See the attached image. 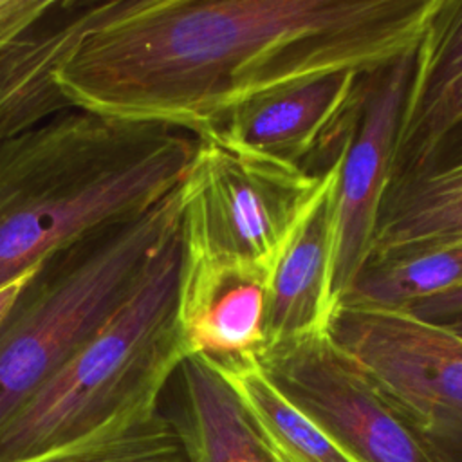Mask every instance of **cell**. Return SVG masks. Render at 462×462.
<instances>
[{
    "mask_svg": "<svg viewBox=\"0 0 462 462\" xmlns=\"http://www.w3.org/2000/svg\"><path fill=\"white\" fill-rule=\"evenodd\" d=\"M411 54L375 70L339 152L330 294L334 307L368 263L383 204L392 184L401 108Z\"/></svg>",
    "mask_w": 462,
    "mask_h": 462,
    "instance_id": "ba28073f",
    "label": "cell"
},
{
    "mask_svg": "<svg viewBox=\"0 0 462 462\" xmlns=\"http://www.w3.org/2000/svg\"><path fill=\"white\" fill-rule=\"evenodd\" d=\"M370 76L336 72L263 96L236 110L213 134L244 150L303 168L305 157L348 130Z\"/></svg>",
    "mask_w": 462,
    "mask_h": 462,
    "instance_id": "30bf717a",
    "label": "cell"
},
{
    "mask_svg": "<svg viewBox=\"0 0 462 462\" xmlns=\"http://www.w3.org/2000/svg\"><path fill=\"white\" fill-rule=\"evenodd\" d=\"M460 134L462 0H437L411 56L392 184L430 168Z\"/></svg>",
    "mask_w": 462,
    "mask_h": 462,
    "instance_id": "9c48e42d",
    "label": "cell"
},
{
    "mask_svg": "<svg viewBox=\"0 0 462 462\" xmlns=\"http://www.w3.org/2000/svg\"><path fill=\"white\" fill-rule=\"evenodd\" d=\"M274 460H276V458H274Z\"/></svg>",
    "mask_w": 462,
    "mask_h": 462,
    "instance_id": "603a6c76",
    "label": "cell"
},
{
    "mask_svg": "<svg viewBox=\"0 0 462 462\" xmlns=\"http://www.w3.org/2000/svg\"><path fill=\"white\" fill-rule=\"evenodd\" d=\"M444 325H448L453 332H457L458 336H462V316H458V318H455V319H451V321H448V323H444Z\"/></svg>",
    "mask_w": 462,
    "mask_h": 462,
    "instance_id": "7402d4cb",
    "label": "cell"
},
{
    "mask_svg": "<svg viewBox=\"0 0 462 462\" xmlns=\"http://www.w3.org/2000/svg\"><path fill=\"white\" fill-rule=\"evenodd\" d=\"M197 137L65 110L0 141V289L173 193Z\"/></svg>",
    "mask_w": 462,
    "mask_h": 462,
    "instance_id": "7a4b0ae2",
    "label": "cell"
},
{
    "mask_svg": "<svg viewBox=\"0 0 462 462\" xmlns=\"http://www.w3.org/2000/svg\"><path fill=\"white\" fill-rule=\"evenodd\" d=\"M437 0H108L58 61L69 108L202 137L242 106L411 54Z\"/></svg>",
    "mask_w": 462,
    "mask_h": 462,
    "instance_id": "6da1fadb",
    "label": "cell"
},
{
    "mask_svg": "<svg viewBox=\"0 0 462 462\" xmlns=\"http://www.w3.org/2000/svg\"><path fill=\"white\" fill-rule=\"evenodd\" d=\"M36 267H38V265H36ZM36 267H34V269H36ZM34 269H32V271H34ZM32 271H31V273H32ZM31 273L23 274L22 278H18V280H14V282H11V283H7L5 287L0 289V321L4 319V316L7 314V310L11 309V305L14 303L16 296L20 294V291H22L23 283L27 282V278L31 276Z\"/></svg>",
    "mask_w": 462,
    "mask_h": 462,
    "instance_id": "44dd1931",
    "label": "cell"
},
{
    "mask_svg": "<svg viewBox=\"0 0 462 462\" xmlns=\"http://www.w3.org/2000/svg\"><path fill=\"white\" fill-rule=\"evenodd\" d=\"M180 227L130 301L0 428V462L74 442L117 415L161 404L188 357L177 318Z\"/></svg>",
    "mask_w": 462,
    "mask_h": 462,
    "instance_id": "277c9868",
    "label": "cell"
},
{
    "mask_svg": "<svg viewBox=\"0 0 462 462\" xmlns=\"http://www.w3.org/2000/svg\"><path fill=\"white\" fill-rule=\"evenodd\" d=\"M20 462H186L161 404L128 410L96 431Z\"/></svg>",
    "mask_w": 462,
    "mask_h": 462,
    "instance_id": "e0dca14e",
    "label": "cell"
},
{
    "mask_svg": "<svg viewBox=\"0 0 462 462\" xmlns=\"http://www.w3.org/2000/svg\"><path fill=\"white\" fill-rule=\"evenodd\" d=\"M462 227V152L388 188L366 265L446 244Z\"/></svg>",
    "mask_w": 462,
    "mask_h": 462,
    "instance_id": "9a60e30c",
    "label": "cell"
},
{
    "mask_svg": "<svg viewBox=\"0 0 462 462\" xmlns=\"http://www.w3.org/2000/svg\"><path fill=\"white\" fill-rule=\"evenodd\" d=\"M208 361L236 393L276 462H357L269 381L256 357Z\"/></svg>",
    "mask_w": 462,
    "mask_h": 462,
    "instance_id": "2e32d148",
    "label": "cell"
},
{
    "mask_svg": "<svg viewBox=\"0 0 462 462\" xmlns=\"http://www.w3.org/2000/svg\"><path fill=\"white\" fill-rule=\"evenodd\" d=\"M265 285L256 274L180 254L177 318L188 356L256 357L265 343Z\"/></svg>",
    "mask_w": 462,
    "mask_h": 462,
    "instance_id": "7c38bea8",
    "label": "cell"
},
{
    "mask_svg": "<svg viewBox=\"0 0 462 462\" xmlns=\"http://www.w3.org/2000/svg\"><path fill=\"white\" fill-rule=\"evenodd\" d=\"M180 208L179 186L38 263L0 321V428L130 301L179 231Z\"/></svg>",
    "mask_w": 462,
    "mask_h": 462,
    "instance_id": "3957f363",
    "label": "cell"
},
{
    "mask_svg": "<svg viewBox=\"0 0 462 462\" xmlns=\"http://www.w3.org/2000/svg\"><path fill=\"white\" fill-rule=\"evenodd\" d=\"M256 361L269 381L357 462H457L381 395L328 328L265 345Z\"/></svg>",
    "mask_w": 462,
    "mask_h": 462,
    "instance_id": "52a82bcc",
    "label": "cell"
},
{
    "mask_svg": "<svg viewBox=\"0 0 462 462\" xmlns=\"http://www.w3.org/2000/svg\"><path fill=\"white\" fill-rule=\"evenodd\" d=\"M457 283H462V244H448L392 262L366 265L343 300L410 309Z\"/></svg>",
    "mask_w": 462,
    "mask_h": 462,
    "instance_id": "ac0fdd59",
    "label": "cell"
},
{
    "mask_svg": "<svg viewBox=\"0 0 462 462\" xmlns=\"http://www.w3.org/2000/svg\"><path fill=\"white\" fill-rule=\"evenodd\" d=\"M179 404L166 413L186 462H276L226 379L202 356H188Z\"/></svg>",
    "mask_w": 462,
    "mask_h": 462,
    "instance_id": "5bb4252c",
    "label": "cell"
},
{
    "mask_svg": "<svg viewBox=\"0 0 462 462\" xmlns=\"http://www.w3.org/2000/svg\"><path fill=\"white\" fill-rule=\"evenodd\" d=\"M419 318L437 323H448L462 316V283H457L431 298H426L408 309Z\"/></svg>",
    "mask_w": 462,
    "mask_h": 462,
    "instance_id": "ffe728a7",
    "label": "cell"
},
{
    "mask_svg": "<svg viewBox=\"0 0 462 462\" xmlns=\"http://www.w3.org/2000/svg\"><path fill=\"white\" fill-rule=\"evenodd\" d=\"M106 2L54 0L0 56V141L70 110L58 94L52 74L81 32L99 18Z\"/></svg>",
    "mask_w": 462,
    "mask_h": 462,
    "instance_id": "4fadbf2b",
    "label": "cell"
},
{
    "mask_svg": "<svg viewBox=\"0 0 462 462\" xmlns=\"http://www.w3.org/2000/svg\"><path fill=\"white\" fill-rule=\"evenodd\" d=\"M54 4V0H0V56Z\"/></svg>",
    "mask_w": 462,
    "mask_h": 462,
    "instance_id": "d6986e66",
    "label": "cell"
},
{
    "mask_svg": "<svg viewBox=\"0 0 462 462\" xmlns=\"http://www.w3.org/2000/svg\"><path fill=\"white\" fill-rule=\"evenodd\" d=\"M323 182V171L282 162L208 134L180 182V254L269 280Z\"/></svg>",
    "mask_w": 462,
    "mask_h": 462,
    "instance_id": "5b68a950",
    "label": "cell"
},
{
    "mask_svg": "<svg viewBox=\"0 0 462 462\" xmlns=\"http://www.w3.org/2000/svg\"><path fill=\"white\" fill-rule=\"evenodd\" d=\"M328 332L381 395L462 462V336L408 309L339 301Z\"/></svg>",
    "mask_w": 462,
    "mask_h": 462,
    "instance_id": "8992f818",
    "label": "cell"
},
{
    "mask_svg": "<svg viewBox=\"0 0 462 462\" xmlns=\"http://www.w3.org/2000/svg\"><path fill=\"white\" fill-rule=\"evenodd\" d=\"M339 152L267 280L263 346L328 328Z\"/></svg>",
    "mask_w": 462,
    "mask_h": 462,
    "instance_id": "8fae6325",
    "label": "cell"
}]
</instances>
